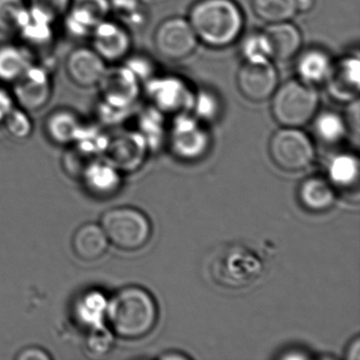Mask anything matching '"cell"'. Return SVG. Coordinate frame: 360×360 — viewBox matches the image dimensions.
<instances>
[{"mask_svg": "<svg viewBox=\"0 0 360 360\" xmlns=\"http://www.w3.org/2000/svg\"><path fill=\"white\" fill-rule=\"evenodd\" d=\"M108 300V297L96 288L79 295L72 309L75 321L87 330L107 326Z\"/></svg>", "mask_w": 360, "mask_h": 360, "instance_id": "cell-17", "label": "cell"}, {"mask_svg": "<svg viewBox=\"0 0 360 360\" xmlns=\"http://www.w3.org/2000/svg\"><path fill=\"white\" fill-rule=\"evenodd\" d=\"M195 31L187 18H170L155 29L153 45L160 56L169 60H181L191 56L197 49Z\"/></svg>", "mask_w": 360, "mask_h": 360, "instance_id": "cell-7", "label": "cell"}, {"mask_svg": "<svg viewBox=\"0 0 360 360\" xmlns=\"http://www.w3.org/2000/svg\"><path fill=\"white\" fill-rule=\"evenodd\" d=\"M33 63L29 48L15 44L0 45V83H15Z\"/></svg>", "mask_w": 360, "mask_h": 360, "instance_id": "cell-21", "label": "cell"}, {"mask_svg": "<svg viewBox=\"0 0 360 360\" xmlns=\"http://www.w3.org/2000/svg\"><path fill=\"white\" fill-rule=\"evenodd\" d=\"M98 88L103 104L113 110L124 111L140 96L141 82L125 65L108 66Z\"/></svg>", "mask_w": 360, "mask_h": 360, "instance_id": "cell-9", "label": "cell"}, {"mask_svg": "<svg viewBox=\"0 0 360 360\" xmlns=\"http://www.w3.org/2000/svg\"><path fill=\"white\" fill-rule=\"evenodd\" d=\"M333 58L322 48L313 47L299 54L296 62L298 79L309 85L324 84L332 69Z\"/></svg>", "mask_w": 360, "mask_h": 360, "instance_id": "cell-19", "label": "cell"}, {"mask_svg": "<svg viewBox=\"0 0 360 360\" xmlns=\"http://www.w3.org/2000/svg\"><path fill=\"white\" fill-rule=\"evenodd\" d=\"M298 13H307L315 7V0H296Z\"/></svg>", "mask_w": 360, "mask_h": 360, "instance_id": "cell-39", "label": "cell"}, {"mask_svg": "<svg viewBox=\"0 0 360 360\" xmlns=\"http://www.w3.org/2000/svg\"><path fill=\"white\" fill-rule=\"evenodd\" d=\"M153 295L140 286H126L108 300L106 324L120 338L136 340L148 335L158 321Z\"/></svg>", "mask_w": 360, "mask_h": 360, "instance_id": "cell-2", "label": "cell"}, {"mask_svg": "<svg viewBox=\"0 0 360 360\" xmlns=\"http://www.w3.org/2000/svg\"><path fill=\"white\" fill-rule=\"evenodd\" d=\"M252 9L267 25L290 22L298 14L296 0H252Z\"/></svg>", "mask_w": 360, "mask_h": 360, "instance_id": "cell-25", "label": "cell"}, {"mask_svg": "<svg viewBox=\"0 0 360 360\" xmlns=\"http://www.w3.org/2000/svg\"><path fill=\"white\" fill-rule=\"evenodd\" d=\"M347 358L352 360L360 359V341L359 338H356L353 342L349 345L347 349Z\"/></svg>", "mask_w": 360, "mask_h": 360, "instance_id": "cell-38", "label": "cell"}, {"mask_svg": "<svg viewBox=\"0 0 360 360\" xmlns=\"http://www.w3.org/2000/svg\"><path fill=\"white\" fill-rule=\"evenodd\" d=\"M271 98V115L282 127L307 125L313 121L320 104L316 86L299 79H288L278 85Z\"/></svg>", "mask_w": 360, "mask_h": 360, "instance_id": "cell-3", "label": "cell"}, {"mask_svg": "<svg viewBox=\"0 0 360 360\" xmlns=\"http://www.w3.org/2000/svg\"><path fill=\"white\" fill-rule=\"evenodd\" d=\"M109 243L125 252L144 248L151 237V223L144 212L130 206L107 210L101 218Z\"/></svg>", "mask_w": 360, "mask_h": 360, "instance_id": "cell-4", "label": "cell"}, {"mask_svg": "<svg viewBox=\"0 0 360 360\" xmlns=\"http://www.w3.org/2000/svg\"><path fill=\"white\" fill-rule=\"evenodd\" d=\"M187 20L199 43L212 49L235 44L245 25L243 11L235 0H198L191 6Z\"/></svg>", "mask_w": 360, "mask_h": 360, "instance_id": "cell-1", "label": "cell"}, {"mask_svg": "<svg viewBox=\"0 0 360 360\" xmlns=\"http://www.w3.org/2000/svg\"><path fill=\"white\" fill-rule=\"evenodd\" d=\"M8 134L18 141L27 140L32 134L34 125L28 111L15 106L4 122Z\"/></svg>", "mask_w": 360, "mask_h": 360, "instance_id": "cell-31", "label": "cell"}, {"mask_svg": "<svg viewBox=\"0 0 360 360\" xmlns=\"http://www.w3.org/2000/svg\"><path fill=\"white\" fill-rule=\"evenodd\" d=\"M83 125L77 113L68 109H60L46 120V134L56 144L67 146L75 144Z\"/></svg>", "mask_w": 360, "mask_h": 360, "instance_id": "cell-22", "label": "cell"}, {"mask_svg": "<svg viewBox=\"0 0 360 360\" xmlns=\"http://www.w3.org/2000/svg\"><path fill=\"white\" fill-rule=\"evenodd\" d=\"M241 56L243 60L250 58H271L269 43L262 31H255L242 39Z\"/></svg>", "mask_w": 360, "mask_h": 360, "instance_id": "cell-33", "label": "cell"}, {"mask_svg": "<svg viewBox=\"0 0 360 360\" xmlns=\"http://www.w3.org/2000/svg\"><path fill=\"white\" fill-rule=\"evenodd\" d=\"M144 138L122 136L109 140L105 153L107 162L119 170H131L140 164L144 153Z\"/></svg>", "mask_w": 360, "mask_h": 360, "instance_id": "cell-20", "label": "cell"}, {"mask_svg": "<svg viewBox=\"0 0 360 360\" xmlns=\"http://www.w3.org/2000/svg\"><path fill=\"white\" fill-rule=\"evenodd\" d=\"M15 106V101L12 92L6 89L3 85H0V124L5 122L6 117Z\"/></svg>", "mask_w": 360, "mask_h": 360, "instance_id": "cell-36", "label": "cell"}, {"mask_svg": "<svg viewBox=\"0 0 360 360\" xmlns=\"http://www.w3.org/2000/svg\"><path fill=\"white\" fill-rule=\"evenodd\" d=\"M125 66L136 75L139 81H149L155 77V63L142 54L128 56L125 58Z\"/></svg>", "mask_w": 360, "mask_h": 360, "instance_id": "cell-35", "label": "cell"}, {"mask_svg": "<svg viewBox=\"0 0 360 360\" xmlns=\"http://www.w3.org/2000/svg\"><path fill=\"white\" fill-rule=\"evenodd\" d=\"M27 3L29 7L56 22L66 15L72 0H27Z\"/></svg>", "mask_w": 360, "mask_h": 360, "instance_id": "cell-34", "label": "cell"}, {"mask_svg": "<svg viewBox=\"0 0 360 360\" xmlns=\"http://www.w3.org/2000/svg\"><path fill=\"white\" fill-rule=\"evenodd\" d=\"M279 85V75L271 58L243 60L237 72L240 94L255 103L269 100Z\"/></svg>", "mask_w": 360, "mask_h": 360, "instance_id": "cell-6", "label": "cell"}, {"mask_svg": "<svg viewBox=\"0 0 360 360\" xmlns=\"http://www.w3.org/2000/svg\"><path fill=\"white\" fill-rule=\"evenodd\" d=\"M81 179L88 193L96 198L110 197L122 185V176L117 168L109 162L96 160L86 166Z\"/></svg>", "mask_w": 360, "mask_h": 360, "instance_id": "cell-16", "label": "cell"}, {"mask_svg": "<svg viewBox=\"0 0 360 360\" xmlns=\"http://www.w3.org/2000/svg\"><path fill=\"white\" fill-rule=\"evenodd\" d=\"M330 98L342 104L358 100L360 88L359 56L347 54L333 63L328 79L324 82Z\"/></svg>", "mask_w": 360, "mask_h": 360, "instance_id": "cell-13", "label": "cell"}, {"mask_svg": "<svg viewBox=\"0 0 360 360\" xmlns=\"http://www.w3.org/2000/svg\"><path fill=\"white\" fill-rule=\"evenodd\" d=\"M54 24L53 20L29 7L28 14L18 34L28 45L27 48L47 47L54 39Z\"/></svg>", "mask_w": 360, "mask_h": 360, "instance_id": "cell-24", "label": "cell"}, {"mask_svg": "<svg viewBox=\"0 0 360 360\" xmlns=\"http://www.w3.org/2000/svg\"><path fill=\"white\" fill-rule=\"evenodd\" d=\"M313 120L316 134L326 144H336L347 134V122L338 112L332 110L322 111L316 113Z\"/></svg>", "mask_w": 360, "mask_h": 360, "instance_id": "cell-27", "label": "cell"}, {"mask_svg": "<svg viewBox=\"0 0 360 360\" xmlns=\"http://www.w3.org/2000/svg\"><path fill=\"white\" fill-rule=\"evenodd\" d=\"M115 335L107 326L88 330L86 349L88 353L96 357L106 355L112 349Z\"/></svg>", "mask_w": 360, "mask_h": 360, "instance_id": "cell-32", "label": "cell"}, {"mask_svg": "<svg viewBox=\"0 0 360 360\" xmlns=\"http://www.w3.org/2000/svg\"><path fill=\"white\" fill-rule=\"evenodd\" d=\"M71 245L77 258L94 262L105 256L109 241L101 224L86 223L75 231Z\"/></svg>", "mask_w": 360, "mask_h": 360, "instance_id": "cell-18", "label": "cell"}, {"mask_svg": "<svg viewBox=\"0 0 360 360\" xmlns=\"http://www.w3.org/2000/svg\"><path fill=\"white\" fill-rule=\"evenodd\" d=\"M28 10L27 0H0V32L18 34Z\"/></svg>", "mask_w": 360, "mask_h": 360, "instance_id": "cell-28", "label": "cell"}, {"mask_svg": "<svg viewBox=\"0 0 360 360\" xmlns=\"http://www.w3.org/2000/svg\"><path fill=\"white\" fill-rule=\"evenodd\" d=\"M170 146L178 157L198 159L207 150L210 138L199 120L188 113L176 115L170 130Z\"/></svg>", "mask_w": 360, "mask_h": 360, "instance_id": "cell-11", "label": "cell"}, {"mask_svg": "<svg viewBox=\"0 0 360 360\" xmlns=\"http://www.w3.org/2000/svg\"><path fill=\"white\" fill-rule=\"evenodd\" d=\"M65 67L69 79L75 85L81 88H94L98 87L108 64L92 47H79L67 56Z\"/></svg>", "mask_w": 360, "mask_h": 360, "instance_id": "cell-14", "label": "cell"}, {"mask_svg": "<svg viewBox=\"0 0 360 360\" xmlns=\"http://www.w3.org/2000/svg\"><path fill=\"white\" fill-rule=\"evenodd\" d=\"M147 94L162 112L180 115L191 110L195 92L178 77H155L147 81Z\"/></svg>", "mask_w": 360, "mask_h": 360, "instance_id": "cell-10", "label": "cell"}, {"mask_svg": "<svg viewBox=\"0 0 360 360\" xmlns=\"http://www.w3.org/2000/svg\"><path fill=\"white\" fill-rule=\"evenodd\" d=\"M18 360H51L49 352L39 347H28L16 355Z\"/></svg>", "mask_w": 360, "mask_h": 360, "instance_id": "cell-37", "label": "cell"}, {"mask_svg": "<svg viewBox=\"0 0 360 360\" xmlns=\"http://www.w3.org/2000/svg\"><path fill=\"white\" fill-rule=\"evenodd\" d=\"M16 106L30 112L41 110L49 104L53 94V81L47 67L33 63L18 81L13 84Z\"/></svg>", "mask_w": 360, "mask_h": 360, "instance_id": "cell-8", "label": "cell"}, {"mask_svg": "<svg viewBox=\"0 0 360 360\" xmlns=\"http://www.w3.org/2000/svg\"><path fill=\"white\" fill-rule=\"evenodd\" d=\"M263 32L269 43L271 60L288 62L300 52L302 34L290 20L267 25Z\"/></svg>", "mask_w": 360, "mask_h": 360, "instance_id": "cell-15", "label": "cell"}, {"mask_svg": "<svg viewBox=\"0 0 360 360\" xmlns=\"http://www.w3.org/2000/svg\"><path fill=\"white\" fill-rule=\"evenodd\" d=\"M269 153L274 164L288 172H302L315 159L313 142L299 128L277 130L269 141Z\"/></svg>", "mask_w": 360, "mask_h": 360, "instance_id": "cell-5", "label": "cell"}, {"mask_svg": "<svg viewBox=\"0 0 360 360\" xmlns=\"http://www.w3.org/2000/svg\"><path fill=\"white\" fill-rule=\"evenodd\" d=\"M359 176V162L357 158L349 153L336 155L328 167V179L333 186L351 188L357 184Z\"/></svg>", "mask_w": 360, "mask_h": 360, "instance_id": "cell-26", "label": "cell"}, {"mask_svg": "<svg viewBox=\"0 0 360 360\" xmlns=\"http://www.w3.org/2000/svg\"><path fill=\"white\" fill-rule=\"evenodd\" d=\"M191 110L195 113L193 117H197L200 122L214 121L222 110L220 96L214 90L203 88L195 94Z\"/></svg>", "mask_w": 360, "mask_h": 360, "instance_id": "cell-30", "label": "cell"}, {"mask_svg": "<svg viewBox=\"0 0 360 360\" xmlns=\"http://www.w3.org/2000/svg\"><path fill=\"white\" fill-rule=\"evenodd\" d=\"M298 195L303 207L314 212H326L335 202L334 186L322 176L305 179L299 186Z\"/></svg>", "mask_w": 360, "mask_h": 360, "instance_id": "cell-23", "label": "cell"}, {"mask_svg": "<svg viewBox=\"0 0 360 360\" xmlns=\"http://www.w3.org/2000/svg\"><path fill=\"white\" fill-rule=\"evenodd\" d=\"M90 37L92 49L108 65L122 62L131 51L129 31L123 25L108 18L98 22Z\"/></svg>", "mask_w": 360, "mask_h": 360, "instance_id": "cell-12", "label": "cell"}, {"mask_svg": "<svg viewBox=\"0 0 360 360\" xmlns=\"http://www.w3.org/2000/svg\"><path fill=\"white\" fill-rule=\"evenodd\" d=\"M69 10L79 20L96 28L98 22L108 18L110 0H72Z\"/></svg>", "mask_w": 360, "mask_h": 360, "instance_id": "cell-29", "label": "cell"}]
</instances>
